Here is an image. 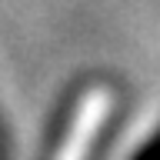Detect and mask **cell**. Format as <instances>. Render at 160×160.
Listing matches in <instances>:
<instances>
[{"label":"cell","instance_id":"obj_2","mask_svg":"<svg viewBox=\"0 0 160 160\" xmlns=\"http://www.w3.org/2000/svg\"><path fill=\"white\" fill-rule=\"evenodd\" d=\"M130 160H160V127L137 147V153H133Z\"/></svg>","mask_w":160,"mask_h":160},{"label":"cell","instance_id":"obj_1","mask_svg":"<svg viewBox=\"0 0 160 160\" xmlns=\"http://www.w3.org/2000/svg\"><path fill=\"white\" fill-rule=\"evenodd\" d=\"M110 90L83 87L57 120V130L50 137V150L43 160H93L103 130L110 127Z\"/></svg>","mask_w":160,"mask_h":160}]
</instances>
